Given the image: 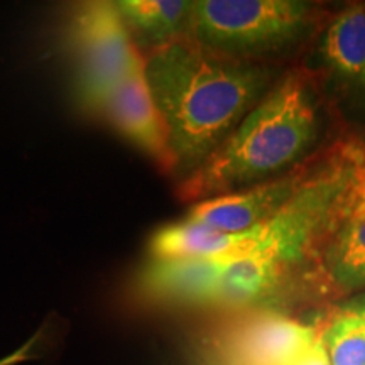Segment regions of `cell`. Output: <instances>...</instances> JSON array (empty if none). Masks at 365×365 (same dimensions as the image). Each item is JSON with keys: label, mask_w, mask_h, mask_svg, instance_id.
Wrapping results in <instances>:
<instances>
[{"label": "cell", "mask_w": 365, "mask_h": 365, "mask_svg": "<svg viewBox=\"0 0 365 365\" xmlns=\"http://www.w3.org/2000/svg\"><path fill=\"white\" fill-rule=\"evenodd\" d=\"M313 21V6L299 0H196L186 38L208 51L249 61L296 44Z\"/></svg>", "instance_id": "obj_4"}, {"label": "cell", "mask_w": 365, "mask_h": 365, "mask_svg": "<svg viewBox=\"0 0 365 365\" xmlns=\"http://www.w3.org/2000/svg\"><path fill=\"white\" fill-rule=\"evenodd\" d=\"M122 19L148 43L161 46L186 38L191 2L185 0H122L115 2Z\"/></svg>", "instance_id": "obj_14"}, {"label": "cell", "mask_w": 365, "mask_h": 365, "mask_svg": "<svg viewBox=\"0 0 365 365\" xmlns=\"http://www.w3.org/2000/svg\"><path fill=\"white\" fill-rule=\"evenodd\" d=\"M364 186L365 150L346 144L309 171L279 212L255 227L254 244L242 255L266 259L287 274L322 250L323 240L328 244Z\"/></svg>", "instance_id": "obj_3"}, {"label": "cell", "mask_w": 365, "mask_h": 365, "mask_svg": "<svg viewBox=\"0 0 365 365\" xmlns=\"http://www.w3.org/2000/svg\"><path fill=\"white\" fill-rule=\"evenodd\" d=\"M318 339V327L277 313L242 319L210 349V365H291Z\"/></svg>", "instance_id": "obj_6"}, {"label": "cell", "mask_w": 365, "mask_h": 365, "mask_svg": "<svg viewBox=\"0 0 365 365\" xmlns=\"http://www.w3.org/2000/svg\"><path fill=\"white\" fill-rule=\"evenodd\" d=\"M66 39L75 63L76 100L86 110L103 112L139 53L115 2L76 7Z\"/></svg>", "instance_id": "obj_5"}, {"label": "cell", "mask_w": 365, "mask_h": 365, "mask_svg": "<svg viewBox=\"0 0 365 365\" xmlns=\"http://www.w3.org/2000/svg\"><path fill=\"white\" fill-rule=\"evenodd\" d=\"M255 240V227L242 234H225L203 223H171L159 228L150 240V254L159 259L193 257V259H227L245 254Z\"/></svg>", "instance_id": "obj_10"}, {"label": "cell", "mask_w": 365, "mask_h": 365, "mask_svg": "<svg viewBox=\"0 0 365 365\" xmlns=\"http://www.w3.org/2000/svg\"><path fill=\"white\" fill-rule=\"evenodd\" d=\"M308 175L307 170H296L249 188L202 200L186 218L225 234H242L279 212Z\"/></svg>", "instance_id": "obj_8"}, {"label": "cell", "mask_w": 365, "mask_h": 365, "mask_svg": "<svg viewBox=\"0 0 365 365\" xmlns=\"http://www.w3.org/2000/svg\"><path fill=\"white\" fill-rule=\"evenodd\" d=\"M143 59L175 171L186 178L207 163L271 90V68L222 56L190 38L154 46Z\"/></svg>", "instance_id": "obj_1"}, {"label": "cell", "mask_w": 365, "mask_h": 365, "mask_svg": "<svg viewBox=\"0 0 365 365\" xmlns=\"http://www.w3.org/2000/svg\"><path fill=\"white\" fill-rule=\"evenodd\" d=\"M222 262L217 307L244 308L276 293L286 274L276 264L254 255H239Z\"/></svg>", "instance_id": "obj_13"}, {"label": "cell", "mask_w": 365, "mask_h": 365, "mask_svg": "<svg viewBox=\"0 0 365 365\" xmlns=\"http://www.w3.org/2000/svg\"><path fill=\"white\" fill-rule=\"evenodd\" d=\"M323 63L336 83L365 93V7H350L328 26Z\"/></svg>", "instance_id": "obj_12"}, {"label": "cell", "mask_w": 365, "mask_h": 365, "mask_svg": "<svg viewBox=\"0 0 365 365\" xmlns=\"http://www.w3.org/2000/svg\"><path fill=\"white\" fill-rule=\"evenodd\" d=\"M222 262L215 259L153 257L137 281L145 301L166 307H217Z\"/></svg>", "instance_id": "obj_9"}, {"label": "cell", "mask_w": 365, "mask_h": 365, "mask_svg": "<svg viewBox=\"0 0 365 365\" xmlns=\"http://www.w3.org/2000/svg\"><path fill=\"white\" fill-rule=\"evenodd\" d=\"M291 365H330V359H328V354L319 336Z\"/></svg>", "instance_id": "obj_16"}, {"label": "cell", "mask_w": 365, "mask_h": 365, "mask_svg": "<svg viewBox=\"0 0 365 365\" xmlns=\"http://www.w3.org/2000/svg\"><path fill=\"white\" fill-rule=\"evenodd\" d=\"M103 113L113 127L149 156L164 171H175V159L168 144L161 115L150 95L144 73L143 54L137 56L108 100Z\"/></svg>", "instance_id": "obj_7"}, {"label": "cell", "mask_w": 365, "mask_h": 365, "mask_svg": "<svg viewBox=\"0 0 365 365\" xmlns=\"http://www.w3.org/2000/svg\"><path fill=\"white\" fill-rule=\"evenodd\" d=\"M330 365H365V294L336 307L318 327Z\"/></svg>", "instance_id": "obj_15"}, {"label": "cell", "mask_w": 365, "mask_h": 365, "mask_svg": "<svg viewBox=\"0 0 365 365\" xmlns=\"http://www.w3.org/2000/svg\"><path fill=\"white\" fill-rule=\"evenodd\" d=\"M323 271L340 293L365 291V186L325 245Z\"/></svg>", "instance_id": "obj_11"}, {"label": "cell", "mask_w": 365, "mask_h": 365, "mask_svg": "<svg viewBox=\"0 0 365 365\" xmlns=\"http://www.w3.org/2000/svg\"><path fill=\"white\" fill-rule=\"evenodd\" d=\"M322 117L303 73L277 81L202 168L181 182L185 200H207L282 176L317 144Z\"/></svg>", "instance_id": "obj_2"}]
</instances>
